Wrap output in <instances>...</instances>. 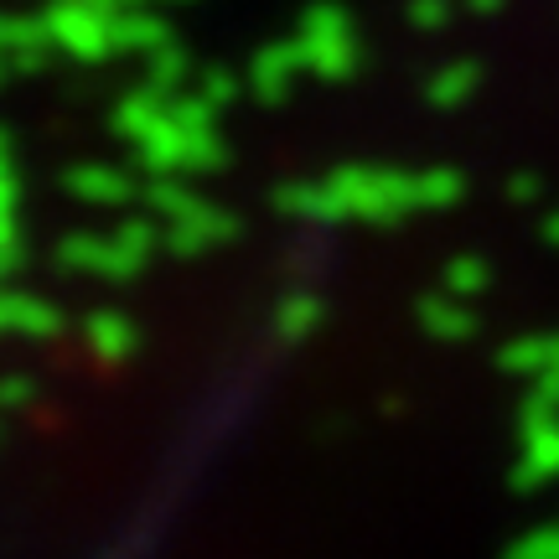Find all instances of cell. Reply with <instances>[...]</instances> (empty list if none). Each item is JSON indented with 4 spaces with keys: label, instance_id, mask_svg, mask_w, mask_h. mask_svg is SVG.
Segmentation results:
<instances>
[{
    "label": "cell",
    "instance_id": "6da1fadb",
    "mask_svg": "<svg viewBox=\"0 0 559 559\" xmlns=\"http://www.w3.org/2000/svg\"><path fill=\"white\" fill-rule=\"evenodd\" d=\"M0 171H11V145H5V135H0Z\"/></svg>",
    "mask_w": 559,
    "mask_h": 559
}]
</instances>
